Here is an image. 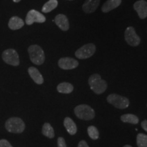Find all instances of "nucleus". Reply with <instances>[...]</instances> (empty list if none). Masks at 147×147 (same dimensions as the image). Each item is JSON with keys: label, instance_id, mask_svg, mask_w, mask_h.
<instances>
[{"label": "nucleus", "instance_id": "nucleus-23", "mask_svg": "<svg viewBox=\"0 0 147 147\" xmlns=\"http://www.w3.org/2000/svg\"><path fill=\"white\" fill-rule=\"evenodd\" d=\"M138 147H147V135L140 133L137 135Z\"/></svg>", "mask_w": 147, "mask_h": 147}, {"label": "nucleus", "instance_id": "nucleus-17", "mask_svg": "<svg viewBox=\"0 0 147 147\" xmlns=\"http://www.w3.org/2000/svg\"><path fill=\"white\" fill-rule=\"evenodd\" d=\"M63 125L66 130L70 135H75L77 132V126L72 119L69 117H65L63 121Z\"/></svg>", "mask_w": 147, "mask_h": 147}, {"label": "nucleus", "instance_id": "nucleus-21", "mask_svg": "<svg viewBox=\"0 0 147 147\" xmlns=\"http://www.w3.org/2000/svg\"><path fill=\"white\" fill-rule=\"evenodd\" d=\"M58 1L57 0H49L42 7V11L44 13H49L57 7Z\"/></svg>", "mask_w": 147, "mask_h": 147}, {"label": "nucleus", "instance_id": "nucleus-13", "mask_svg": "<svg viewBox=\"0 0 147 147\" xmlns=\"http://www.w3.org/2000/svg\"><path fill=\"white\" fill-rule=\"evenodd\" d=\"M100 3V0H85L82 5V10L85 13L90 14L97 10Z\"/></svg>", "mask_w": 147, "mask_h": 147}, {"label": "nucleus", "instance_id": "nucleus-28", "mask_svg": "<svg viewBox=\"0 0 147 147\" xmlns=\"http://www.w3.org/2000/svg\"><path fill=\"white\" fill-rule=\"evenodd\" d=\"M12 1H13L14 2H15V3H18V2H19L21 0H12Z\"/></svg>", "mask_w": 147, "mask_h": 147}, {"label": "nucleus", "instance_id": "nucleus-9", "mask_svg": "<svg viewBox=\"0 0 147 147\" xmlns=\"http://www.w3.org/2000/svg\"><path fill=\"white\" fill-rule=\"evenodd\" d=\"M46 21V17L42 13L35 10H31L28 12L25 18V23L27 25H31L34 23H42Z\"/></svg>", "mask_w": 147, "mask_h": 147}, {"label": "nucleus", "instance_id": "nucleus-25", "mask_svg": "<svg viewBox=\"0 0 147 147\" xmlns=\"http://www.w3.org/2000/svg\"><path fill=\"white\" fill-rule=\"evenodd\" d=\"M0 147H12V146L8 140L3 139L0 140Z\"/></svg>", "mask_w": 147, "mask_h": 147}, {"label": "nucleus", "instance_id": "nucleus-15", "mask_svg": "<svg viewBox=\"0 0 147 147\" xmlns=\"http://www.w3.org/2000/svg\"><path fill=\"white\" fill-rule=\"evenodd\" d=\"M122 0H108L102 7V11L104 13H107L110 11L117 8L121 4Z\"/></svg>", "mask_w": 147, "mask_h": 147}, {"label": "nucleus", "instance_id": "nucleus-31", "mask_svg": "<svg viewBox=\"0 0 147 147\" xmlns=\"http://www.w3.org/2000/svg\"><path fill=\"white\" fill-rule=\"evenodd\" d=\"M146 106H147V105H146Z\"/></svg>", "mask_w": 147, "mask_h": 147}, {"label": "nucleus", "instance_id": "nucleus-4", "mask_svg": "<svg viewBox=\"0 0 147 147\" xmlns=\"http://www.w3.org/2000/svg\"><path fill=\"white\" fill-rule=\"evenodd\" d=\"M5 126L9 132L14 134L22 133L25 128V123L21 119L18 117H12L9 119L5 122Z\"/></svg>", "mask_w": 147, "mask_h": 147}, {"label": "nucleus", "instance_id": "nucleus-16", "mask_svg": "<svg viewBox=\"0 0 147 147\" xmlns=\"http://www.w3.org/2000/svg\"><path fill=\"white\" fill-rule=\"evenodd\" d=\"M24 21L21 18L18 16H12L10 18L8 22V27L9 28L12 30H17L22 28L24 26Z\"/></svg>", "mask_w": 147, "mask_h": 147}, {"label": "nucleus", "instance_id": "nucleus-14", "mask_svg": "<svg viewBox=\"0 0 147 147\" xmlns=\"http://www.w3.org/2000/svg\"><path fill=\"white\" fill-rule=\"evenodd\" d=\"M28 73L32 80L38 84H42L44 82V78L41 73L34 67H30L28 69Z\"/></svg>", "mask_w": 147, "mask_h": 147}, {"label": "nucleus", "instance_id": "nucleus-27", "mask_svg": "<svg viewBox=\"0 0 147 147\" xmlns=\"http://www.w3.org/2000/svg\"><path fill=\"white\" fill-rule=\"evenodd\" d=\"M141 127L143 129L147 132V120H144L141 123Z\"/></svg>", "mask_w": 147, "mask_h": 147}, {"label": "nucleus", "instance_id": "nucleus-19", "mask_svg": "<svg viewBox=\"0 0 147 147\" xmlns=\"http://www.w3.org/2000/svg\"><path fill=\"white\" fill-rule=\"evenodd\" d=\"M121 120L123 123H127L134 125H136L138 123L139 119L137 116L132 114H125L121 117Z\"/></svg>", "mask_w": 147, "mask_h": 147}, {"label": "nucleus", "instance_id": "nucleus-1", "mask_svg": "<svg viewBox=\"0 0 147 147\" xmlns=\"http://www.w3.org/2000/svg\"><path fill=\"white\" fill-rule=\"evenodd\" d=\"M88 82H89L91 89L95 94H102L107 89V82L102 79L100 75L97 74L91 75L88 80Z\"/></svg>", "mask_w": 147, "mask_h": 147}, {"label": "nucleus", "instance_id": "nucleus-10", "mask_svg": "<svg viewBox=\"0 0 147 147\" xmlns=\"http://www.w3.org/2000/svg\"><path fill=\"white\" fill-rule=\"evenodd\" d=\"M78 65V61L71 57H63L58 61L59 67L64 70L75 69Z\"/></svg>", "mask_w": 147, "mask_h": 147}, {"label": "nucleus", "instance_id": "nucleus-22", "mask_svg": "<svg viewBox=\"0 0 147 147\" xmlns=\"http://www.w3.org/2000/svg\"><path fill=\"white\" fill-rule=\"evenodd\" d=\"M87 133L89 134V136L91 138L92 140H97L100 137V134L96 127L91 125L87 128Z\"/></svg>", "mask_w": 147, "mask_h": 147}, {"label": "nucleus", "instance_id": "nucleus-20", "mask_svg": "<svg viewBox=\"0 0 147 147\" xmlns=\"http://www.w3.org/2000/svg\"><path fill=\"white\" fill-rule=\"evenodd\" d=\"M42 133L45 136L49 138H53L55 137L54 129L53 128V127L49 123H46L43 125Z\"/></svg>", "mask_w": 147, "mask_h": 147}, {"label": "nucleus", "instance_id": "nucleus-30", "mask_svg": "<svg viewBox=\"0 0 147 147\" xmlns=\"http://www.w3.org/2000/svg\"><path fill=\"white\" fill-rule=\"evenodd\" d=\"M70 1H71V0H70Z\"/></svg>", "mask_w": 147, "mask_h": 147}, {"label": "nucleus", "instance_id": "nucleus-26", "mask_svg": "<svg viewBox=\"0 0 147 147\" xmlns=\"http://www.w3.org/2000/svg\"><path fill=\"white\" fill-rule=\"evenodd\" d=\"M78 147H89V146L86 141L81 140L79 142L78 144Z\"/></svg>", "mask_w": 147, "mask_h": 147}, {"label": "nucleus", "instance_id": "nucleus-24", "mask_svg": "<svg viewBox=\"0 0 147 147\" xmlns=\"http://www.w3.org/2000/svg\"><path fill=\"white\" fill-rule=\"evenodd\" d=\"M57 147H67L65 140L63 137H59L57 139Z\"/></svg>", "mask_w": 147, "mask_h": 147}, {"label": "nucleus", "instance_id": "nucleus-7", "mask_svg": "<svg viewBox=\"0 0 147 147\" xmlns=\"http://www.w3.org/2000/svg\"><path fill=\"white\" fill-rule=\"evenodd\" d=\"M2 59L6 63L13 66H18L20 63L19 56L17 52L12 49L4 51L2 53Z\"/></svg>", "mask_w": 147, "mask_h": 147}, {"label": "nucleus", "instance_id": "nucleus-6", "mask_svg": "<svg viewBox=\"0 0 147 147\" xmlns=\"http://www.w3.org/2000/svg\"><path fill=\"white\" fill-rule=\"evenodd\" d=\"M96 51L94 44L89 43L82 46L75 53V56L79 59H87L93 56Z\"/></svg>", "mask_w": 147, "mask_h": 147}, {"label": "nucleus", "instance_id": "nucleus-11", "mask_svg": "<svg viewBox=\"0 0 147 147\" xmlns=\"http://www.w3.org/2000/svg\"><path fill=\"white\" fill-rule=\"evenodd\" d=\"M134 10L137 12L140 18L144 19L147 17V1L139 0L134 4Z\"/></svg>", "mask_w": 147, "mask_h": 147}, {"label": "nucleus", "instance_id": "nucleus-2", "mask_svg": "<svg viewBox=\"0 0 147 147\" xmlns=\"http://www.w3.org/2000/svg\"><path fill=\"white\" fill-rule=\"evenodd\" d=\"M29 58L35 65H40L44 63L45 61V54L43 49L40 46L34 45L28 48Z\"/></svg>", "mask_w": 147, "mask_h": 147}, {"label": "nucleus", "instance_id": "nucleus-3", "mask_svg": "<svg viewBox=\"0 0 147 147\" xmlns=\"http://www.w3.org/2000/svg\"><path fill=\"white\" fill-rule=\"evenodd\" d=\"M74 113L81 120L90 121L94 119L95 113L94 110L87 104H80L74 108Z\"/></svg>", "mask_w": 147, "mask_h": 147}, {"label": "nucleus", "instance_id": "nucleus-8", "mask_svg": "<svg viewBox=\"0 0 147 147\" xmlns=\"http://www.w3.org/2000/svg\"><path fill=\"white\" fill-rule=\"evenodd\" d=\"M125 40L131 47H137L140 43V38L138 36L133 27H128L125 32Z\"/></svg>", "mask_w": 147, "mask_h": 147}, {"label": "nucleus", "instance_id": "nucleus-12", "mask_svg": "<svg viewBox=\"0 0 147 147\" xmlns=\"http://www.w3.org/2000/svg\"><path fill=\"white\" fill-rule=\"evenodd\" d=\"M55 23L63 32H67L69 28L68 18L63 14H57L55 18Z\"/></svg>", "mask_w": 147, "mask_h": 147}, {"label": "nucleus", "instance_id": "nucleus-5", "mask_svg": "<svg viewBox=\"0 0 147 147\" xmlns=\"http://www.w3.org/2000/svg\"><path fill=\"white\" fill-rule=\"evenodd\" d=\"M107 102L119 109H125L129 105V100L128 98L115 93L108 95Z\"/></svg>", "mask_w": 147, "mask_h": 147}, {"label": "nucleus", "instance_id": "nucleus-29", "mask_svg": "<svg viewBox=\"0 0 147 147\" xmlns=\"http://www.w3.org/2000/svg\"><path fill=\"white\" fill-rule=\"evenodd\" d=\"M123 147H132V146H130V145H125Z\"/></svg>", "mask_w": 147, "mask_h": 147}, {"label": "nucleus", "instance_id": "nucleus-18", "mask_svg": "<svg viewBox=\"0 0 147 147\" xmlns=\"http://www.w3.org/2000/svg\"><path fill=\"white\" fill-rule=\"evenodd\" d=\"M57 91L61 93H65V94H69L71 93L74 90V86L72 84L67 82H63L59 84L57 87Z\"/></svg>", "mask_w": 147, "mask_h": 147}]
</instances>
